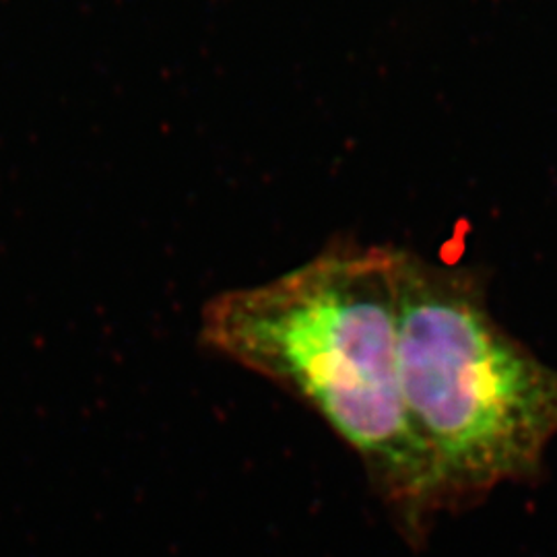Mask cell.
Segmentation results:
<instances>
[{"instance_id": "6da1fadb", "label": "cell", "mask_w": 557, "mask_h": 557, "mask_svg": "<svg viewBox=\"0 0 557 557\" xmlns=\"http://www.w3.org/2000/svg\"><path fill=\"white\" fill-rule=\"evenodd\" d=\"M398 267L397 248L338 242L267 283L209 299L199 338L314 411L416 543L440 508L400 391Z\"/></svg>"}, {"instance_id": "7a4b0ae2", "label": "cell", "mask_w": 557, "mask_h": 557, "mask_svg": "<svg viewBox=\"0 0 557 557\" xmlns=\"http://www.w3.org/2000/svg\"><path fill=\"white\" fill-rule=\"evenodd\" d=\"M398 376L440 512L541 475L557 370L499 324L471 271L400 250Z\"/></svg>"}]
</instances>
